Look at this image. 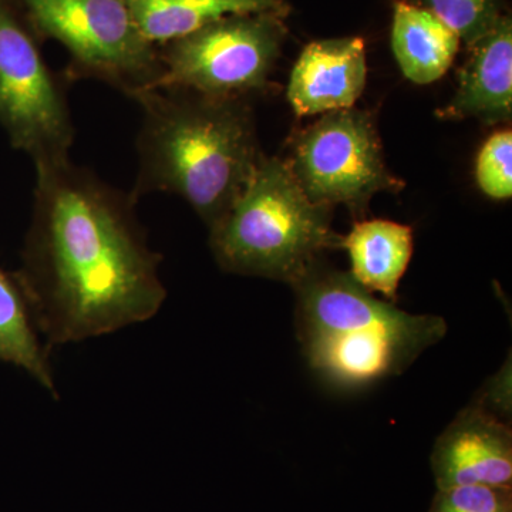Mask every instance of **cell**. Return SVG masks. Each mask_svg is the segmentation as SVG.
I'll return each instance as SVG.
<instances>
[{
    "instance_id": "cell-14",
    "label": "cell",
    "mask_w": 512,
    "mask_h": 512,
    "mask_svg": "<svg viewBox=\"0 0 512 512\" xmlns=\"http://www.w3.org/2000/svg\"><path fill=\"white\" fill-rule=\"evenodd\" d=\"M154 46L191 35L228 16L288 12L285 0H124Z\"/></svg>"
},
{
    "instance_id": "cell-18",
    "label": "cell",
    "mask_w": 512,
    "mask_h": 512,
    "mask_svg": "<svg viewBox=\"0 0 512 512\" xmlns=\"http://www.w3.org/2000/svg\"><path fill=\"white\" fill-rule=\"evenodd\" d=\"M427 512H512V487L439 488Z\"/></svg>"
},
{
    "instance_id": "cell-8",
    "label": "cell",
    "mask_w": 512,
    "mask_h": 512,
    "mask_svg": "<svg viewBox=\"0 0 512 512\" xmlns=\"http://www.w3.org/2000/svg\"><path fill=\"white\" fill-rule=\"evenodd\" d=\"M285 163L303 192L330 208L362 212L377 192L403 188L384 163L372 117L353 107L326 113L303 130Z\"/></svg>"
},
{
    "instance_id": "cell-9",
    "label": "cell",
    "mask_w": 512,
    "mask_h": 512,
    "mask_svg": "<svg viewBox=\"0 0 512 512\" xmlns=\"http://www.w3.org/2000/svg\"><path fill=\"white\" fill-rule=\"evenodd\" d=\"M437 490L460 485L512 487V431L478 400L457 414L430 457Z\"/></svg>"
},
{
    "instance_id": "cell-10",
    "label": "cell",
    "mask_w": 512,
    "mask_h": 512,
    "mask_svg": "<svg viewBox=\"0 0 512 512\" xmlns=\"http://www.w3.org/2000/svg\"><path fill=\"white\" fill-rule=\"evenodd\" d=\"M366 77L360 37L312 42L293 67L288 100L301 117L352 109L365 90Z\"/></svg>"
},
{
    "instance_id": "cell-17",
    "label": "cell",
    "mask_w": 512,
    "mask_h": 512,
    "mask_svg": "<svg viewBox=\"0 0 512 512\" xmlns=\"http://www.w3.org/2000/svg\"><path fill=\"white\" fill-rule=\"evenodd\" d=\"M477 183L481 191L494 200H507L512 195V133L510 128L498 130L485 141L476 165Z\"/></svg>"
},
{
    "instance_id": "cell-2",
    "label": "cell",
    "mask_w": 512,
    "mask_h": 512,
    "mask_svg": "<svg viewBox=\"0 0 512 512\" xmlns=\"http://www.w3.org/2000/svg\"><path fill=\"white\" fill-rule=\"evenodd\" d=\"M131 100L143 110L131 197L180 195L211 228L245 191L262 158L247 100L175 87L143 90Z\"/></svg>"
},
{
    "instance_id": "cell-7",
    "label": "cell",
    "mask_w": 512,
    "mask_h": 512,
    "mask_svg": "<svg viewBox=\"0 0 512 512\" xmlns=\"http://www.w3.org/2000/svg\"><path fill=\"white\" fill-rule=\"evenodd\" d=\"M281 19L276 13L228 16L157 46L163 74L156 87L212 99L247 100L265 92L284 42Z\"/></svg>"
},
{
    "instance_id": "cell-13",
    "label": "cell",
    "mask_w": 512,
    "mask_h": 512,
    "mask_svg": "<svg viewBox=\"0 0 512 512\" xmlns=\"http://www.w3.org/2000/svg\"><path fill=\"white\" fill-rule=\"evenodd\" d=\"M460 42L430 10L404 0L394 5L393 53L410 82L429 84L441 79L456 59Z\"/></svg>"
},
{
    "instance_id": "cell-15",
    "label": "cell",
    "mask_w": 512,
    "mask_h": 512,
    "mask_svg": "<svg viewBox=\"0 0 512 512\" xmlns=\"http://www.w3.org/2000/svg\"><path fill=\"white\" fill-rule=\"evenodd\" d=\"M40 336L18 275L0 266V362L25 370L56 397L50 348Z\"/></svg>"
},
{
    "instance_id": "cell-12",
    "label": "cell",
    "mask_w": 512,
    "mask_h": 512,
    "mask_svg": "<svg viewBox=\"0 0 512 512\" xmlns=\"http://www.w3.org/2000/svg\"><path fill=\"white\" fill-rule=\"evenodd\" d=\"M340 248L348 251L350 275L367 291L382 293L396 301L397 289L406 274L414 248L413 229L409 225L386 220L357 222Z\"/></svg>"
},
{
    "instance_id": "cell-19",
    "label": "cell",
    "mask_w": 512,
    "mask_h": 512,
    "mask_svg": "<svg viewBox=\"0 0 512 512\" xmlns=\"http://www.w3.org/2000/svg\"><path fill=\"white\" fill-rule=\"evenodd\" d=\"M510 392L511 366L508 363V366H504L503 370L491 380L490 386L477 400L504 420V417H507V412L510 413Z\"/></svg>"
},
{
    "instance_id": "cell-16",
    "label": "cell",
    "mask_w": 512,
    "mask_h": 512,
    "mask_svg": "<svg viewBox=\"0 0 512 512\" xmlns=\"http://www.w3.org/2000/svg\"><path fill=\"white\" fill-rule=\"evenodd\" d=\"M419 2L421 8L430 10L468 46L490 32L501 18L497 0H419Z\"/></svg>"
},
{
    "instance_id": "cell-1",
    "label": "cell",
    "mask_w": 512,
    "mask_h": 512,
    "mask_svg": "<svg viewBox=\"0 0 512 512\" xmlns=\"http://www.w3.org/2000/svg\"><path fill=\"white\" fill-rule=\"evenodd\" d=\"M32 222L16 271L50 349L146 322L167 298L163 256L137 201L72 160L35 164Z\"/></svg>"
},
{
    "instance_id": "cell-5",
    "label": "cell",
    "mask_w": 512,
    "mask_h": 512,
    "mask_svg": "<svg viewBox=\"0 0 512 512\" xmlns=\"http://www.w3.org/2000/svg\"><path fill=\"white\" fill-rule=\"evenodd\" d=\"M43 42L69 53L67 83L92 79L133 97L160 80L158 47L148 42L124 0H19Z\"/></svg>"
},
{
    "instance_id": "cell-11",
    "label": "cell",
    "mask_w": 512,
    "mask_h": 512,
    "mask_svg": "<svg viewBox=\"0 0 512 512\" xmlns=\"http://www.w3.org/2000/svg\"><path fill=\"white\" fill-rule=\"evenodd\" d=\"M458 72L457 92L440 110L444 119H474L485 124L510 121L512 116V25L501 16L490 32L470 46Z\"/></svg>"
},
{
    "instance_id": "cell-6",
    "label": "cell",
    "mask_w": 512,
    "mask_h": 512,
    "mask_svg": "<svg viewBox=\"0 0 512 512\" xmlns=\"http://www.w3.org/2000/svg\"><path fill=\"white\" fill-rule=\"evenodd\" d=\"M19 0H0V126L33 163L69 160L73 147L67 80L47 66Z\"/></svg>"
},
{
    "instance_id": "cell-3",
    "label": "cell",
    "mask_w": 512,
    "mask_h": 512,
    "mask_svg": "<svg viewBox=\"0 0 512 512\" xmlns=\"http://www.w3.org/2000/svg\"><path fill=\"white\" fill-rule=\"evenodd\" d=\"M293 289L303 353L319 376L343 389L402 375L447 333L443 318L404 312L320 262Z\"/></svg>"
},
{
    "instance_id": "cell-4",
    "label": "cell",
    "mask_w": 512,
    "mask_h": 512,
    "mask_svg": "<svg viewBox=\"0 0 512 512\" xmlns=\"http://www.w3.org/2000/svg\"><path fill=\"white\" fill-rule=\"evenodd\" d=\"M332 208L303 192L288 165L262 156L245 191L210 228L215 261L231 274L296 285L326 249L340 248Z\"/></svg>"
}]
</instances>
